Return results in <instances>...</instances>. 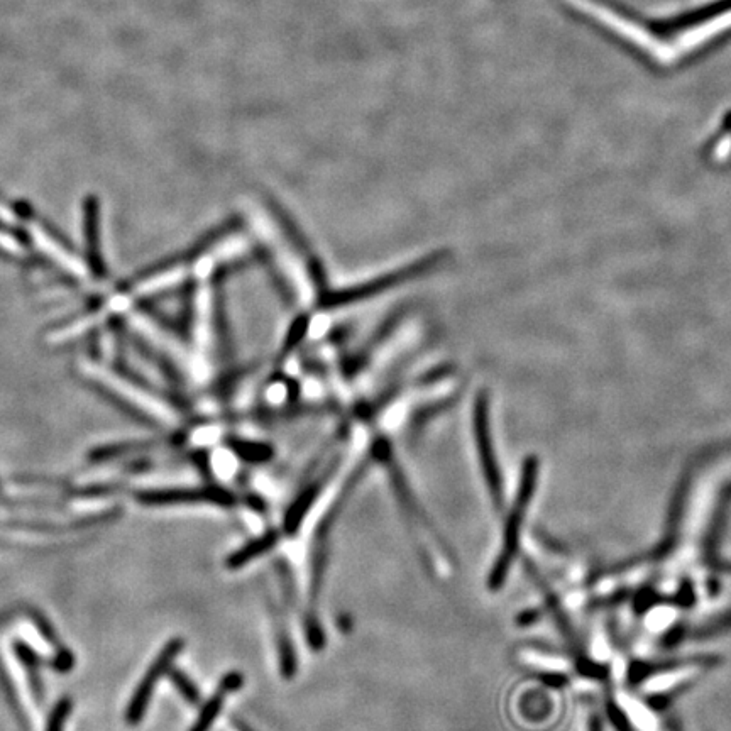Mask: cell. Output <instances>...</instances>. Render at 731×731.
<instances>
[{"label":"cell","mask_w":731,"mask_h":731,"mask_svg":"<svg viewBox=\"0 0 731 731\" xmlns=\"http://www.w3.org/2000/svg\"><path fill=\"white\" fill-rule=\"evenodd\" d=\"M369 466H371V456L361 459V462L356 464V468L352 469L349 476L344 479L341 490L315 528L312 550H310V581H308V603L307 613H305V635H307L310 649H314L315 652H319L325 647V632L320 625L319 605L325 578H327V569H329L332 534L347 506V501L354 495V491L358 490L359 483L368 473Z\"/></svg>","instance_id":"obj_1"},{"label":"cell","mask_w":731,"mask_h":731,"mask_svg":"<svg viewBox=\"0 0 731 731\" xmlns=\"http://www.w3.org/2000/svg\"><path fill=\"white\" fill-rule=\"evenodd\" d=\"M537 479H539V459L534 456L527 457L518 484L517 498L513 501L512 512L506 518L503 545L488 578V588L491 591H500L505 586L513 561L517 557L523 520L534 498Z\"/></svg>","instance_id":"obj_2"},{"label":"cell","mask_w":731,"mask_h":731,"mask_svg":"<svg viewBox=\"0 0 731 731\" xmlns=\"http://www.w3.org/2000/svg\"><path fill=\"white\" fill-rule=\"evenodd\" d=\"M571 4L579 11H583L586 16L591 17L593 21L600 22L601 26H605L608 31L622 39H627V43L633 44L635 48L644 51L655 60L666 63L671 58L672 50L667 44L660 43V39L655 38L654 34L649 33L647 29L642 28L632 19L622 16L620 12L613 11L610 7L598 4L594 0H571Z\"/></svg>","instance_id":"obj_3"},{"label":"cell","mask_w":731,"mask_h":731,"mask_svg":"<svg viewBox=\"0 0 731 731\" xmlns=\"http://www.w3.org/2000/svg\"><path fill=\"white\" fill-rule=\"evenodd\" d=\"M85 373L97 381L105 390L112 391V395L121 398L122 402L131 405L134 410L143 413L146 417L158 418V413L165 412V403L149 395L148 391L141 386L134 385L131 381L124 380L119 374L112 373L109 369L102 368L99 364H85Z\"/></svg>","instance_id":"obj_4"},{"label":"cell","mask_w":731,"mask_h":731,"mask_svg":"<svg viewBox=\"0 0 731 731\" xmlns=\"http://www.w3.org/2000/svg\"><path fill=\"white\" fill-rule=\"evenodd\" d=\"M183 645L185 644H183L182 638H173L163 647L160 655L154 659L148 672L144 674L143 681L139 682L138 689L131 698V703L127 706L126 721L129 725H139L141 723L144 715H146V710H148L149 701L153 698L156 684H158L161 677L165 676L166 672L170 671L173 660L182 654Z\"/></svg>","instance_id":"obj_5"},{"label":"cell","mask_w":731,"mask_h":731,"mask_svg":"<svg viewBox=\"0 0 731 731\" xmlns=\"http://www.w3.org/2000/svg\"><path fill=\"white\" fill-rule=\"evenodd\" d=\"M488 407L490 405L486 403L484 398H481L478 405H476L474 434H476L479 461H481L484 479H486V484L490 488L491 498L495 501V505L500 508L503 505V481H501L500 468H498V462H496L493 440H491L490 410H488Z\"/></svg>","instance_id":"obj_6"},{"label":"cell","mask_w":731,"mask_h":731,"mask_svg":"<svg viewBox=\"0 0 731 731\" xmlns=\"http://www.w3.org/2000/svg\"><path fill=\"white\" fill-rule=\"evenodd\" d=\"M138 500L141 505L146 506L198 505V503L232 506L236 503V498L231 491H227L222 486L141 491Z\"/></svg>","instance_id":"obj_7"},{"label":"cell","mask_w":731,"mask_h":731,"mask_svg":"<svg viewBox=\"0 0 731 731\" xmlns=\"http://www.w3.org/2000/svg\"><path fill=\"white\" fill-rule=\"evenodd\" d=\"M342 456L334 457L329 462V466L325 471L312 479L310 483L298 493L297 498L292 501V505L288 506L285 517H283V534L288 537H295L300 532L308 512L314 508L315 503L319 500L325 486L336 476L337 469L341 468Z\"/></svg>","instance_id":"obj_8"},{"label":"cell","mask_w":731,"mask_h":731,"mask_svg":"<svg viewBox=\"0 0 731 731\" xmlns=\"http://www.w3.org/2000/svg\"><path fill=\"white\" fill-rule=\"evenodd\" d=\"M28 236L34 244V248L39 253L44 254L46 258L51 259L53 263L58 264L61 270L72 275L77 280H87L88 268L72 249L66 248L65 244L53 236L43 224L39 222H29Z\"/></svg>","instance_id":"obj_9"},{"label":"cell","mask_w":731,"mask_h":731,"mask_svg":"<svg viewBox=\"0 0 731 731\" xmlns=\"http://www.w3.org/2000/svg\"><path fill=\"white\" fill-rule=\"evenodd\" d=\"M266 601H268V611H270L271 620H273V630H275L278 666H280L281 677L283 679H293L298 671L297 650H295V644H293L292 632L288 628L285 610L281 606L276 605L270 596H266Z\"/></svg>","instance_id":"obj_10"},{"label":"cell","mask_w":731,"mask_h":731,"mask_svg":"<svg viewBox=\"0 0 731 731\" xmlns=\"http://www.w3.org/2000/svg\"><path fill=\"white\" fill-rule=\"evenodd\" d=\"M242 686H244V676L241 672H227L226 676L220 679L217 691L207 699L204 708L200 710V715H198L197 721L193 723L190 731H210L215 720H217V716L220 715V711L224 708L227 696L236 693Z\"/></svg>","instance_id":"obj_11"},{"label":"cell","mask_w":731,"mask_h":731,"mask_svg":"<svg viewBox=\"0 0 731 731\" xmlns=\"http://www.w3.org/2000/svg\"><path fill=\"white\" fill-rule=\"evenodd\" d=\"M188 273L190 271H188V266H185V264H171V266H166L163 270L144 276L143 280H139L138 283H134L131 295L132 297H148V295H153V293L165 292L171 286L182 283L183 278Z\"/></svg>","instance_id":"obj_12"},{"label":"cell","mask_w":731,"mask_h":731,"mask_svg":"<svg viewBox=\"0 0 731 731\" xmlns=\"http://www.w3.org/2000/svg\"><path fill=\"white\" fill-rule=\"evenodd\" d=\"M278 542H280V532L275 530V528L266 530L264 534L259 535V537L251 540L248 544L242 545L241 549L232 552L231 556L227 557V569L237 571L241 567L248 566L251 562L259 559V557L268 554L270 550L275 549Z\"/></svg>","instance_id":"obj_13"},{"label":"cell","mask_w":731,"mask_h":731,"mask_svg":"<svg viewBox=\"0 0 731 731\" xmlns=\"http://www.w3.org/2000/svg\"><path fill=\"white\" fill-rule=\"evenodd\" d=\"M728 29H731V11L723 12L720 16L711 17L708 21L701 22L693 31L682 34L679 44L684 50H694V48H699L704 43H708V39L726 33Z\"/></svg>","instance_id":"obj_14"},{"label":"cell","mask_w":731,"mask_h":731,"mask_svg":"<svg viewBox=\"0 0 731 731\" xmlns=\"http://www.w3.org/2000/svg\"><path fill=\"white\" fill-rule=\"evenodd\" d=\"M694 667H677L671 671L660 672L652 679H647L644 684L645 693L652 696H664L672 693V689L679 688L684 682H688L696 674Z\"/></svg>","instance_id":"obj_15"},{"label":"cell","mask_w":731,"mask_h":731,"mask_svg":"<svg viewBox=\"0 0 731 731\" xmlns=\"http://www.w3.org/2000/svg\"><path fill=\"white\" fill-rule=\"evenodd\" d=\"M227 446L237 457H241L246 462H266L273 456V449L258 442H249V440L229 439Z\"/></svg>","instance_id":"obj_16"},{"label":"cell","mask_w":731,"mask_h":731,"mask_svg":"<svg viewBox=\"0 0 731 731\" xmlns=\"http://www.w3.org/2000/svg\"><path fill=\"white\" fill-rule=\"evenodd\" d=\"M14 652H16L17 659L21 660L22 666L26 667V669L33 674L34 693H36V696H39V689H41V686H39L38 682H36V679H38V677H36V669L41 666V659H39V655L36 654V652H34L28 644H24V642H16V644H14Z\"/></svg>","instance_id":"obj_17"},{"label":"cell","mask_w":731,"mask_h":731,"mask_svg":"<svg viewBox=\"0 0 731 731\" xmlns=\"http://www.w3.org/2000/svg\"><path fill=\"white\" fill-rule=\"evenodd\" d=\"M170 679L173 682V686L178 689V693L182 694L188 703L198 704V701H200V691H198L197 684L185 672L180 671V669L171 671Z\"/></svg>","instance_id":"obj_18"},{"label":"cell","mask_w":731,"mask_h":731,"mask_svg":"<svg viewBox=\"0 0 731 731\" xmlns=\"http://www.w3.org/2000/svg\"><path fill=\"white\" fill-rule=\"evenodd\" d=\"M70 713H72V701L68 698H63L61 701H58V704L55 706V710L51 711L46 731H63L66 718L70 716Z\"/></svg>","instance_id":"obj_19"},{"label":"cell","mask_w":731,"mask_h":731,"mask_svg":"<svg viewBox=\"0 0 731 731\" xmlns=\"http://www.w3.org/2000/svg\"><path fill=\"white\" fill-rule=\"evenodd\" d=\"M0 251L12 254V256H24L26 254V249L19 242V239L9 234L7 229H0Z\"/></svg>","instance_id":"obj_20"},{"label":"cell","mask_w":731,"mask_h":731,"mask_svg":"<svg viewBox=\"0 0 731 731\" xmlns=\"http://www.w3.org/2000/svg\"><path fill=\"white\" fill-rule=\"evenodd\" d=\"M73 659L72 654L68 652V650H61L60 655H58V659H56V669L58 671H68V669H72Z\"/></svg>","instance_id":"obj_21"},{"label":"cell","mask_w":731,"mask_h":731,"mask_svg":"<svg viewBox=\"0 0 731 731\" xmlns=\"http://www.w3.org/2000/svg\"><path fill=\"white\" fill-rule=\"evenodd\" d=\"M232 723H234V726H236L237 731H253L251 730V728H249L248 725H246V723H242V721L234 720L232 721Z\"/></svg>","instance_id":"obj_22"}]
</instances>
